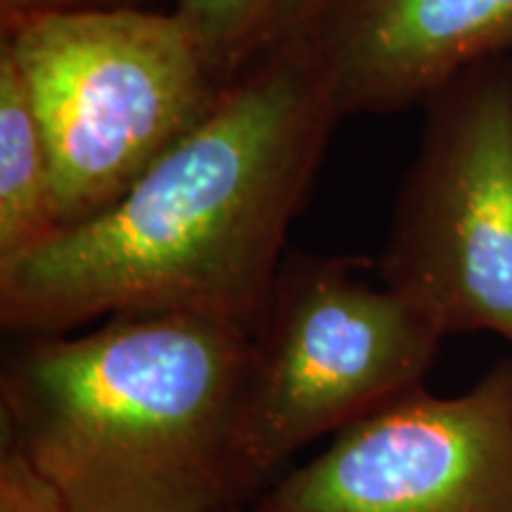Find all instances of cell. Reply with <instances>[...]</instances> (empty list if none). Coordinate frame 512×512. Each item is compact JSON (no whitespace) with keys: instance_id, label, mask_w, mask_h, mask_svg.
I'll list each match as a JSON object with an SVG mask.
<instances>
[{"instance_id":"6da1fadb","label":"cell","mask_w":512,"mask_h":512,"mask_svg":"<svg viewBox=\"0 0 512 512\" xmlns=\"http://www.w3.org/2000/svg\"><path fill=\"white\" fill-rule=\"evenodd\" d=\"M342 117L318 41L271 57L117 202L0 268L3 330L176 311L252 332Z\"/></svg>"},{"instance_id":"7a4b0ae2","label":"cell","mask_w":512,"mask_h":512,"mask_svg":"<svg viewBox=\"0 0 512 512\" xmlns=\"http://www.w3.org/2000/svg\"><path fill=\"white\" fill-rule=\"evenodd\" d=\"M252 332L195 313H119L29 335L0 373L3 446L72 512H221L242 491L235 422Z\"/></svg>"},{"instance_id":"3957f363","label":"cell","mask_w":512,"mask_h":512,"mask_svg":"<svg viewBox=\"0 0 512 512\" xmlns=\"http://www.w3.org/2000/svg\"><path fill=\"white\" fill-rule=\"evenodd\" d=\"M0 48L46 138L62 230L117 202L230 88L174 10L55 12L0 31Z\"/></svg>"},{"instance_id":"277c9868","label":"cell","mask_w":512,"mask_h":512,"mask_svg":"<svg viewBox=\"0 0 512 512\" xmlns=\"http://www.w3.org/2000/svg\"><path fill=\"white\" fill-rule=\"evenodd\" d=\"M358 256L287 254L235 422L245 496L285 460L425 387L441 330Z\"/></svg>"},{"instance_id":"5b68a950","label":"cell","mask_w":512,"mask_h":512,"mask_svg":"<svg viewBox=\"0 0 512 512\" xmlns=\"http://www.w3.org/2000/svg\"><path fill=\"white\" fill-rule=\"evenodd\" d=\"M427 107L375 271L441 335L512 347V55L448 79Z\"/></svg>"},{"instance_id":"8992f818","label":"cell","mask_w":512,"mask_h":512,"mask_svg":"<svg viewBox=\"0 0 512 512\" xmlns=\"http://www.w3.org/2000/svg\"><path fill=\"white\" fill-rule=\"evenodd\" d=\"M254 512H512V356L463 394L420 387L335 434Z\"/></svg>"},{"instance_id":"52a82bcc","label":"cell","mask_w":512,"mask_h":512,"mask_svg":"<svg viewBox=\"0 0 512 512\" xmlns=\"http://www.w3.org/2000/svg\"><path fill=\"white\" fill-rule=\"evenodd\" d=\"M316 41L344 117L392 114L512 55V0H335Z\"/></svg>"},{"instance_id":"ba28073f","label":"cell","mask_w":512,"mask_h":512,"mask_svg":"<svg viewBox=\"0 0 512 512\" xmlns=\"http://www.w3.org/2000/svg\"><path fill=\"white\" fill-rule=\"evenodd\" d=\"M60 230L46 138L15 60L0 48V268Z\"/></svg>"},{"instance_id":"9c48e42d","label":"cell","mask_w":512,"mask_h":512,"mask_svg":"<svg viewBox=\"0 0 512 512\" xmlns=\"http://www.w3.org/2000/svg\"><path fill=\"white\" fill-rule=\"evenodd\" d=\"M228 86L287 48L316 41L335 0H171Z\"/></svg>"},{"instance_id":"30bf717a","label":"cell","mask_w":512,"mask_h":512,"mask_svg":"<svg viewBox=\"0 0 512 512\" xmlns=\"http://www.w3.org/2000/svg\"><path fill=\"white\" fill-rule=\"evenodd\" d=\"M0 512H72L60 491L22 453L0 451Z\"/></svg>"},{"instance_id":"8fae6325","label":"cell","mask_w":512,"mask_h":512,"mask_svg":"<svg viewBox=\"0 0 512 512\" xmlns=\"http://www.w3.org/2000/svg\"><path fill=\"white\" fill-rule=\"evenodd\" d=\"M157 0H0V31L55 12L95 8H150Z\"/></svg>"},{"instance_id":"7c38bea8","label":"cell","mask_w":512,"mask_h":512,"mask_svg":"<svg viewBox=\"0 0 512 512\" xmlns=\"http://www.w3.org/2000/svg\"><path fill=\"white\" fill-rule=\"evenodd\" d=\"M221 512H245V510H240L238 505H235V508H226V510H221Z\"/></svg>"}]
</instances>
